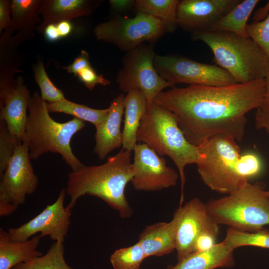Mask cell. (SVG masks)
Masks as SVG:
<instances>
[{
    "mask_svg": "<svg viewBox=\"0 0 269 269\" xmlns=\"http://www.w3.org/2000/svg\"><path fill=\"white\" fill-rule=\"evenodd\" d=\"M155 55L152 47L140 45L127 52L122 68L116 76V82L121 91L126 93L134 89L141 91L148 105L164 89L174 87L156 71L154 64Z\"/></svg>",
    "mask_w": 269,
    "mask_h": 269,
    "instance_id": "9c48e42d",
    "label": "cell"
},
{
    "mask_svg": "<svg viewBox=\"0 0 269 269\" xmlns=\"http://www.w3.org/2000/svg\"><path fill=\"white\" fill-rule=\"evenodd\" d=\"M173 219L176 223V248L178 261L193 252L197 237L206 231L220 232L219 225L212 218L201 200L194 198L179 206Z\"/></svg>",
    "mask_w": 269,
    "mask_h": 269,
    "instance_id": "5bb4252c",
    "label": "cell"
},
{
    "mask_svg": "<svg viewBox=\"0 0 269 269\" xmlns=\"http://www.w3.org/2000/svg\"><path fill=\"white\" fill-rule=\"evenodd\" d=\"M101 1L89 0H42L40 14L43 21L36 30L43 33L45 28L51 24L69 21L92 13Z\"/></svg>",
    "mask_w": 269,
    "mask_h": 269,
    "instance_id": "ac0fdd59",
    "label": "cell"
},
{
    "mask_svg": "<svg viewBox=\"0 0 269 269\" xmlns=\"http://www.w3.org/2000/svg\"><path fill=\"white\" fill-rule=\"evenodd\" d=\"M147 106L144 95L139 90H132L125 96L122 145L124 150L131 152L137 144V133Z\"/></svg>",
    "mask_w": 269,
    "mask_h": 269,
    "instance_id": "ffe728a7",
    "label": "cell"
},
{
    "mask_svg": "<svg viewBox=\"0 0 269 269\" xmlns=\"http://www.w3.org/2000/svg\"><path fill=\"white\" fill-rule=\"evenodd\" d=\"M125 96L120 94L110 104L109 113L104 122L96 126L94 152L100 160L122 145L121 124L124 111Z\"/></svg>",
    "mask_w": 269,
    "mask_h": 269,
    "instance_id": "e0dca14e",
    "label": "cell"
},
{
    "mask_svg": "<svg viewBox=\"0 0 269 269\" xmlns=\"http://www.w3.org/2000/svg\"><path fill=\"white\" fill-rule=\"evenodd\" d=\"M91 66L89 55L88 52L82 50L80 54L75 58L72 63L66 67H62L69 73L76 76L77 73L82 70Z\"/></svg>",
    "mask_w": 269,
    "mask_h": 269,
    "instance_id": "74e56055",
    "label": "cell"
},
{
    "mask_svg": "<svg viewBox=\"0 0 269 269\" xmlns=\"http://www.w3.org/2000/svg\"><path fill=\"white\" fill-rule=\"evenodd\" d=\"M31 96L21 76L11 86L0 90V120L6 122L10 133L22 142Z\"/></svg>",
    "mask_w": 269,
    "mask_h": 269,
    "instance_id": "2e32d148",
    "label": "cell"
},
{
    "mask_svg": "<svg viewBox=\"0 0 269 269\" xmlns=\"http://www.w3.org/2000/svg\"><path fill=\"white\" fill-rule=\"evenodd\" d=\"M145 258L143 248L137 242L115 251L110 257V261L114 269H140Z\"/></svg>",
    "mask_w": 269,
    "mask_h": 269,
    "instance_id": "f546056e",
    "label": "cell"
},
{
    "mask_svg": "<svg viewBox=\"0 0 269 269\" xmlns=\"http://www.w3.org/2000/svg\"><path fill=\"white\" fill-rule=\"evenodd\" d=\"M66 194L65 188H63L56 200L37 216L18 227L10 228L8 232L10 239L26 241L40 233V237L49 236L55 242L63 243L70 224L72 210L64 206Z\"/></svg>",
    "mask_w": 269,
    "mask_h": 269,
    "instance_id": "7c38bea8",
    "label": "cell"
},
{
    "mask_svg": "<svg viewBox=\"0 0 269 269\" xmlns=\"http://www.w3.org/2000/svg\"><path fill=\"white\" fill-rule=\"evenodd\" d=\"M259 0H241L232 9L220 18L207 30L232 33L248 36L247 22Z\"/></svg>",
    "mask_w": 269,
    "mask_h": 269,
    "instance_id": "cb8c5ba5",
    "label": "cell"
},
{
    "mask_svg": "<svg viewBox=\"0 0 269 269\" xmlns=\"http://www.w3.org/2000/svg\"><path fill=\"white\" fill-rule=\"evenodd\" d=\"M191 38L205 43L216 65L231 75L237 83L264 79L269 75V59L248 36L205 30L193 33Z\"/></svg>",
    "mask_w": 269,
    "mask_h": 269,
    "instance_id": "5b68a950",
    "label": "cell"
},
{
    "mask_svg": "<svg viewBox=\"0 0 269 269\" xmlns=\"http://www.w3.org/2000/svg\"><path fill=\"white\" fill-rule=\"evenodd\" d=\"M64 253L63 243L54 242L45 255L19 263L11 269H73L66 263Z\"/></svg>",
    "mask_w": 269,
    "mask_h": 269,
    "instance_id": "83f0119b",
    "label": "cell"
},
{
    "mask_svg": "<svg viewBox=\"0 0 269 269\" xmlns=\"http://www.w3.org/2000/svg\"><path fill=\"white\" fill-rule=\"evenodd\" d=\"M219 234V232L212 231H206L201 233L195 241L193 252H203L212 248L217 243Z\"/></svg>",
    "mask_w": 269,
    "mask_h": 269,
    "instance_id": "d590c367",
    "label": "cell"
},
{
    "mask_svg": "<svg viewBox=\"0 0 269 269\" xmlns=\"http://www.w3.org/2000/svg\"><path fill=\"white\" fill-rule=\"evenodd\" d=\"M93 32L97 40L112 44L126 52L145 41H156L167 33L161 21L142 13L133 18H112L98 24Z\"/></svg>",
    "mask_w": 269,
    "mask_h": 269,
    "instance_id": "ba28073f",
    "label": "cell"
},
{
    "mask_svg": "<svg viewBox=\"0 0 269 269\" xmlns=\"http://www.w3.org/2000/svg\"><path fill=\"white\" fill-rule=\"evenodd\" d=\"M56 24L61 38L68 36L72 31L73 26L69 21H62Z\"/></svg>",
    "mask_w": 269,
    "mask_h": 269,
    "instance_id": "b9f144b4",
    "label": "cell"
},
{
    "mask_svg": "<svg viewBox=\"0 0 269 269\" xmlns=\"http://www.w3.org/2000/svg\"><path fill=\"white\" fill-rule=\"evenodd\" d=\"M223 241L234 250L238 247L249 246L269 249V230L263 228L248 232L228 228Z\"/></svg>",
    "mask_w": 269,
    "mask_h": 269,
    "instance_id": "f1b7e54d",
    "label": "cell"
},
{
    "mask_svg": "<svg viewBox=\"0 0 269 269\" xmlns=\"http://www.w3.org/2000/svg\"><path fill=\"white\" fill-rule=\"evenodd\" d=\"M131 152L122 149L104 163L84 166L68 174L66 194L71 209L78 199L85 195L96 196L116 210L123 219L130 217L132 209L125 194L126 185L134 175Z\"/></svg>",
    "mask_w": 269,
    "mask_h": 269,
    "instance_id": "7a4b0ae2",
    "label": "cell"
},
{
    "mask_svg": "<svg viewBox=\"0 0 269 269\" xmlns=\"http://www.w3.org/2000/svg\"><path fill=\"white\" fill-rule=\"evenodd\" d=\"M76 76L90 90H93L97 85L107 86L110 84V81L105 79L103 75L97 73L92 66L79 72Z\"/></svg>",
    "mask_w": 269,
    "mask_h": 269,
    "instance_id": "e575fe53",
    "label": "cell"
},
{
    "mask_svg": "<svg viewBox=\"0 0 269 269\" xmlns=\"http://www.w3.org/2000/svg\"><path fill=\"white\" fill-rule=\"evenodd\" d=\"M255 123L257 129H263L269 134V113L260 108L256 109Z\"/></svg>",
    "mask_w": 269,
    "mask_h": 269,
    "instance_id": "f35d334b",
    "label": "cell"
},
{
    "mask_svg": "<svg viewBox=\"0 0 269 269\" xmlns=\"http://www.w3.org/2000/svg\"><path fill=\"white\" fill-rule=\"evenodd\" d=\"M43 33H44L45 38L50 42H55L61 38L55 24L48 25Z\"/></svg>",
    "mask_w": 269,
    "mask_h": 269,
    "instance_id": "60d3db41",
    "label": "cell"
},
{
    "mask_svg": "<svg viewBox=\"0 0 269 269\" xmlns=\"http://www.w3.org/2000/svg\"><path fill=\"white\" fill-rule=\"evenodd\" d=\"M133 151L134 173L131 183L135 190L156 191L176 185L179 174L167 165L164 157L144 143H137Z\"/></svg>",
    "mask_w": 269,
    "mask_h": 269,
    "instance_id": "4fadbf2b",
    "label": "cell"
},
{
    "mask_svg": "<svg viewBox=\"0 0 269 269\" xmlns=\"http://www.w3.org/2000/svg\"><path fill=\"white\" fill-rule=\"evenodd\" d=\"M23 142L29 149L31 160H36L48 152L58 153L69 166L72 172L84 166L74 154L71 141L76 133L82 130L85 123L73 118L65 122L55 121L50 115L46 102L37 92L31 96Z\"/></svg>",
    "mask_w": 269,
    "mask_h": 269,
    "instance_id": "3957f363",
    "label": "cell"
},
{
    "mask_svg": "<svg viewBox=\"0 0 269 269\" xmlns=\"http://www.w3.org/2000/svg\"><path fill=\"white\" fill-rule=\"evenodd\" d=\"M49 113H63L93 124L96 127L106 119L109 108L97 109L70 101L66 98L55 102H46Z\"/></svg>",
    "mask_w": 269,
    "mask_h": 269,
    "instance_id": "4316f807",
    "label": "cell"
},
{
    "mask_svg": "<svg viewBox=\"0 0 269 269\" xmlns=\"http://www.w3.org/2000/svg\"><path fill=\"white\" fill-rule=\"evenodd\" d=\"M260 109L269 113V75L265 79L264 99Z\"/></svg>",
    "mask_w": 269,
    "mask_h": 269,
    "instance_id": "ee69618b",
    "label": "cell"
},
{
    "mask_svg": "<svg viewBox=\"0 0 269 269\" xmlns=\"http://www.w3.org/2000/svg\"><path fill=\"white\" fill-rule=\"evenodd\" d=\"M34 78L40 90L41 98L46 102H55L65 98L64 93L58 88L48 77L42 61L37 62L33 68Z\"/></svg>",
    "mask_w": 269,
    "mask_h": 269,
    "instance_id": "4dcf8cb0",
    "label": "cell"
},
{
    "mask_svg": "<svg viewBox=\"0 0 269 269\" xmlns=\"http://www.w3.org/2000/svg\"><path fill=\"white\" fill-rule=\"evenodd\" d=\"M40 236L23 241L11 240L8 231L0 229V269H11L16 265L43 255L37 249Z\"/></svg>",
    "mask_w": 269,
    "mask_h": 269,
    "instance_id": "7402d4cb",
    "label": "cell"
},
{
    "mask_svg": "<svg viewBox=\"0 0 269 269\" xmlns=\"http://www.w3.org/2000/svg\"><path fill=\"white\" fill-rule=\"evenodd\" d=\"M241 0H182L179 3L178 26L192 32L207 30Z\"/></svg>",
    "mask_w": 269,
    "mask_h": 269,
    "instance_id": "9a60e30c",
    "label": "cell"
},
{
    "mask_svg": "<svg viewBox=\"0 0 269 269\" xmlns=\"http://www.w3.org/2000/svg\"><path fill=\"white\" fill-rule=\"evenodd\" d=\"M137 140L159 156L166 155L173 160L180 178L181 206L186 182L185 168L189 164H197L200 160L198 147L187 140L173 113L153 102L148 105L141 120Z\"/></svg>",
    "mask_w": 269,
    "mask_h": 269,
    "instance_id": "277c9868",
    "label": "cell"
},
{
    "mask_svg": "<svg viewBox=\"0 0 269 269\" xmlns=\"http://www.w3.org/2000/svg\"><path fill=\"white\" fill-rule=\"evenodd\" d=\"M135 0H110L109 3L111 8L114 11L123 12L126 11L135 5Z\"/></svg>",
    "mask_w": 269,
    "mask_h": 269,
    "instance_id": "ab89813d",
    "label": "cell"
},
{
    "mask_svg": "<svg viewBox=\"0 0 269 269\" xmlns=\"http://www.w3.org/2000/svg\"><path fill=\"white\" fill-rule=\"evenodd\" d=\"M22 142L9 132L6 122L0 120V175H1L17 146Z\"/></svg>",
    "mask_w": 269,
    "mask_h": 269,
    "instance_id": "1f68e13d",
    "label": "cell"
},
{
    "mask_svg": "<svg viewBox=\"0 0 269 269\" xmlns=\"http://www.w3.org/2000/svg\"><path fill=\"white\" fill-rule=\"evenodd\" d=\"M262 169V164L259 156L255 153L247 152L239 156L237 163V169L240 176L249 182L258 175Z\"/></svg>",
    "mask_w": 269,
    "mask_h": 269,
    "instance_id": "836d02e7",
    "label": "cell"
},
{
    "mask_svg": "<svg viewBox=\"0 0 269 269\" xmlns=\"http://www.w3.org/2000/svg\"><path fill=\"white\" fill-rule=\"evenodd\" d=\"M237 141L225 135L212 136L198 146L201 158L196 164L199 176L212 190L230 194L246 183L239 174L237 163L240 148Z\"/></svg>",
    "mask_w": 269,
    "mask_h": 269,
    "instance_id": "52a82bcc",
    "label": "cell"
},
{
    "mask_svg": "<svg viewBox=\"0 0 269 269\" xmlns=\"http://www.w3.org/2000/svg\"><path fill=\"white\" fill-rule=\"evenodd\" d=\"M11 36L0 38V90L13 85L14 75L22 72L19 69L22 60L16 50L18 45L11 40Z\"/></svg>",
    "mask_w": 269,
    "mask_h": 269,
    "instance_id": "484cf974",
    "label": "cell"
},
{
    "mask_svg": "<svg viewBox=\"0 0 269 269\" xmlns=\"http://www.w3.org/2000/svg\"><path fill=\"white\" fill-rule=\"evenodd\" d=\"M247 36L262 50L269 60V15L260 22L248 24Z\"/></svg>",
    "mask_w": 269,
    "mask_h": 269,
    "instance_id": "d6a6232c",
    "label": "cell"
},
{
    "mask_svg": "<svg viewBox=\"0 0 269 269\" xmlns=\"http://www.w3.org/2000/svg\"><path fill=\"white\" fill-rule=\"evenodd\" d=\"M234 250L223 241L209 250L193 252L167 269H215L231 267L234 265Z\"/></svg>",
    "mask_w": 269,
    "mask_h": 269,
    "instance_id": "44dd1931",
    "label": "cell"
},
{
    "mask_svg": "<svg viewBox=\"0 0 269 269\" xmlns=\"http://www.w3.org/2000/svg\"><path fill=\"white\" fill-rule=\"evenodd\" d=\"M27 145L22 142L16 148L7 166L0 175V216L12 214L34 193L38 185V178L31 162Z\"/></svg>",
    "mask_w": 269,
    "mask_h": 269,
    "instance_id": "30bf717a",
    "label": "cell"
},
{
    "mask_svg": "<svg viewBox=\"0 0 269 269\" xmlns=\"http://www.w3.org/2000/svg\"><path fill=\"white\" fill-rule=\"evenodd\" d=\"M42 0H12L11 4V25L2 34L12 35L14 31L33 33L40 23V7Z\"/></svg>",
    "mask_w": 269,
    "mask_h": 269,
    "instance_id": "603a6c76",
    "label": "cell"
},
{
    "mask_svg": "<svg viewBox=\"0 0 269 269\" xmlns=\"http://www.w3.org/2000/svg\"><path fill=\"white\" fill-rule=\"evenodd\" d=\"M207 210L219 225L252 232L269 225V191L249 182L226 196L210 201Z\"/></svg>",
    "mask_w": 269,
    "mask_h": 269,
    "instance_id": "8992f818",
    "label": "cell"
},
{
    "mask_svg": "<svg viewBox=\"0 0 269 269\" xmlns=\"http://www.w3.org/2000/svg\"><path fill=\"white\" fill-rule=\"evenodd\" d=\"M11 1L0 0V34L8 30L11 25Z\"/></svg>",
    "mask_w": 269,
    "mask_h": 269,
    "instance_id": "8d00e7d4",
    "label": "cell"
},
{
    "mask_svg": "<svg viewBox=\"0 0 269 269\" xmlns=\"http://www.w3.org/2000/svg\"><path fill=\"white\" fill-rule=\"evenodd\" d=\"M154 64L159 75L173 87L181 83L211 86L237 84L231 75L218 66L183 56L156 55Z\"/></svg>",
    "mask_w": 269,
    "mask_h": 269,
    "instance_id": "8fae6325",
    "label": "cell"
},
{
    "mask_svg": "<svg viewBox=\"0 0 269 269\" xmlns=\"http://www.w3.org/2000/svg\"><path fill=\"white\" fill-rule=\"evenodd\" d=\"M138 242L143 248L146 257L162 256L176 248V223L158 222L146 226L140 234Z\"/></svg>",
    "mask_w": 269,
    "mask_h": 269,
    "instance_id": "d6986e66",
    "label": "cell"
},
{
    "mask_svg": "<svg viewBox=\"0 0 269 269\" xmlns=\"http://www.w3.org/2000/svg\"><path fill=\"white\" fill-rule=\"evenodd\" d=\"M265 79L222 86L189 85L161 92L153 102L170 111L187 140L198 147L225 135L241 142L246 115L264 102Z\"/></svg>",
    "mask_w": 269,
    "mask_h": 269,
    "instance_id": "6da1fadb",
    "label": "cell"
},
{
    "mask_svg": "<svg viewBox=\"0 0 269 269\" xmlns=\"http://www.w3.org/2000/svg\"><path fill=\"white\" fill-rule=\"evenodd\" d=\"M178 0H136L134 8L138 13L150 15L165 26L167 32L172 33L178 26L177 12Z\"/></svg>",
    "mask_w": 269,
    "mask_h": 269,
    "instance_id": "d4e9b609",
    "label": "cell"
},
{
    "mask_svg": "<svg viewBox=\"0 0 269 269\" xmlns=\"http://www.w3.org/2000/svg\"><path fill=\"white\" fill-rule=\"evenodd\" d=\"M269 15V0L263 7L258 9L253 17V22H260L265 19Z\"/></svg>",
    "mask_w": 269,
    "mask_h": 269,
    "instance_id": "7bdbcfd3",
    "label": "cell"
}]
</instances>
